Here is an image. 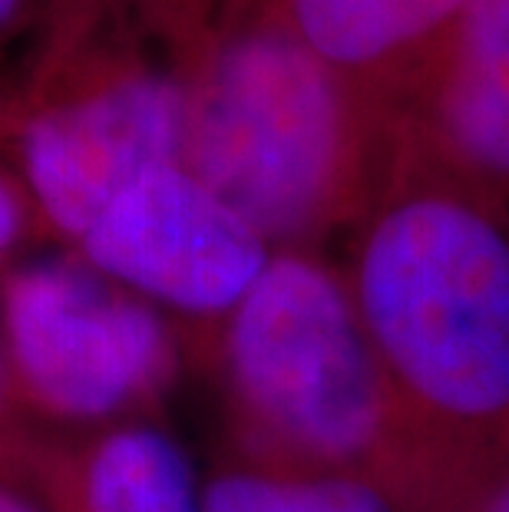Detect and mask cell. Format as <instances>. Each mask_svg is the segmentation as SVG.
<instances>
[{"instance_id": "obj_1", "label": "cell", "mask_w": 509, "mask_h": 512, "mask_svg": "<svg viewBox=\"0 0 509 512\" xmlns=\"http://www.w3.org/2000/svg\"><path fill=\"white\" fill-rule=\"evenodd\" d=\"M357 314L381 361L437 410L509 407V242L470 205L387 212L357 268Z\"/></svg>"}, {"instance_id": "obj_2", "label": "cell", "mask_w": 509, "mask_h": 512, "mask_svg": "<svg viewBox=\"0 0 509 512\" xmlns=\"http://www.w3.org/2000/svg\"><path fill=\"white\" fill-rule=\"evenodd\" d=\"M341 159L334 76L285 30L255 27L232 37L189 93L182 166L265 242L318 219Z\"/></svg>"}, {"instance_id": "obj_3", "label": "cell", "mask_w": 509, "mask_h": 512, "mask_svg": "<svg viewBox=\"0 0 509 512\" xmlns=\"http://www.w3.org/2000/svg\"><path fill=\"white\" fill-rule=\"evenodd\" d=\"M229 364L245 407L298 450L344 460L381 430V380L361 314L305 258H272L232 311Z\"/></svg>"}, {"instance_id": "obj_4", "label": "cell", "mask_w": 509, "mask_h": 512, "mask_svg": "<svg viewBox=\"0 0 509 512\" xmlns=\"http://www.w3.org/2000/svg\"><path fill=\"white\" fill-rule=\"evenodd\" d=\"M0 321L20 384L57 417H110L169 364L156 311L70 261H37L7 278Z\"/></svg>"}, {"instance_id": "obj_5", "label": "cell", "mask_w": 509, "mask_h": 512, "mask_svg": "<svg viewBox=\"0 0 509 512\" xmlns=\"http://www.w3.org/2000/svg\"><path fill=\"white\" fill-rule=\"evenodd\" d=\"M77 245L96 275L189 314L235 311L272 261L265 238L182 162L119 192Z\"/></svg>"}, {"instance_id": "obj_6", "label": "cell", "mask_w": 509, "mask_h": 512, "mask_svg": "<svg viewBox=\"0 0 509 512\" xmlns=\"http://www.w3.org/2000/svg\"><path fill=\"white\" fill-rule=\"evenodd\" d=\"M189 93L159 73H119L27 119L20 159L40 212L73 242L119 192L186 149Z\"/></svg>"}, {"instance_id": "obj_7", "label": "cell", "mask_w": 509, "mask_h": 512, "mask_svg": "<svg viewBox=\"0 0 509 512\" xmlns=\"http://www.w3.org/2000/svg\"><path fill=\"white\" fill-rule=\"evenodd\" d=\"M443 113L476 166L509 176V0L463 7Z\"/></svg>"}, {"instance_id": "obj_8", "label": "cell", "mask_w": 509, "mask_h": 512, "mask_svg": "<svg viewBox=\"0 0 509 512\" xmlns=\"http://www.w3.org/2000/svg\"><path fill=\"white\" fill-rule=\"evenodd\" d=\"M83 512H205V493L176 440L126 427L93 446L83 470Z\"/></svg>"}, {"instance_id": "obj_9", "label": "cell", "mask_w": 509, "mask_h": 512, "mask_svg": "<svg viewBox=\"0 0 509 512\" xmlns=\"http://www.w3.org/2000/svg\"><path fill=\"white\" fill-rule=\"evenodd\" d=\"M470 0H291L301 40L324 63H371L463 14Z\"/></svg>"}, {"instance_id": "obj_10", "label": "cell", "mask_w": 509, "mask_h": 512, "mask_svg": "<svg viewBox=\"0 0 509 512\" xmlns=\"http://www.w3.org/2000/svg\"><path fill=\"white\" fill-rule=\"evenodd\" d=\"M205 512H391V506L354 479L232 473L205 489Z\"/></svg>"}, {"instance_id": "obj_11", "label": "cell", "mask_w": 509, "mask_h": 512, "mask_svg": "<svg viewBox=\"0 0 509 512\" xmlns=\"http://www.w3.org/2000/svg\"><path fill=\"white\" fill-rule=\"evenodd\" d=\"M20 232H24V202L14 185L0 176V261L14 252Z\"/></svg>"}, {"instance_id": "obj_12", "label": "cell", "mask_w": 509, "mask_h": 512, "mask_svg": "<svg viewBox=\"0 0 509 512\" xmlns=\"http://www.w3.org/2000/svg\"><path fill=\"white\" fill-rule=\"evenodd\" d=\"M0 512H40L30 499H24L20 493H14V489L0 486Z\"/></svg>"}, {"instance_id": "obj_13", "label": "cell", "mask_w": 509, "mask_h": 512, "mask_svg": "<svg viewBox=\"0 0 509 512\" xmlns=\"http://www.w3.org/2000/svg\"><path fill=\"white\" fill-rule=\"evenodd\" d=\"M27 10V0H0V30L14 27Z\"/></svg>"}, {"instance_id": "obj_14", "label": "cell", "mask_w": 509, "mask_h": 512, "mask_svg": "<svg viewBox=\"0 0 509 512\" xmlns=\"http://www.w3.org/2000/svg\"><path fill=\"white\" fill-rule=\"evenodd\" d=\"M490 512H509V489H503L500 496L493 499V506H490Z\"/></svg>"}]
</instances>
